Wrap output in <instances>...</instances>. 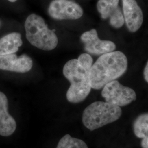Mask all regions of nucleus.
<instances>
[{
  "label": "nucleus",
  "instance_id": "obj_1",
  "mask_svg": "<svg viewBox=\"0 0 148 148\" xmlns=\"http://www.w3.org/2000/svg\"><path fill=\"white\" fill-rule=\"evenodd\" d=\"M93 58L88 53L81 54L78 59L69 60L64 66L63 74L70 86L66 92V99L71 103H79L89 95L91 86L90 70Z\"/></svg>",
  "mask_w": 148,
  "mask_h": 148
},
{
  "label": "nucleus",
  "instance_id": "obj_2",
  "mask_svg": "<svg viewBox=\"0 0 148 148\" xmlns=\"http://www.w3.org/2000/svg\"><path fill=\"white\" fill-rule=\"evenodd\" d=\"M128 60L121 51L101 55L90 70L91 88L100 90L107 84L120 77L127 71Z\"/></svg>",
  "mask_w": 148,
  "mask_h": 148
},
{
  "label": "nucleus",
  "instance_id": "obj_3",
  "mask_svg": "<svg viewBox=\"0 0 148 148\" xmlns=\"http://www.w3.org/2000/svg\"><path fill=\"white\" fill-rule=\"evenodd\" d=\"M27 40L33 46L44 51H51L57 46L58 39L54 30H50L41 16L32 14L25 22Z\"/></svg>",
  "mask_w": 148,
  "mask_h": 148
},
{
  "label": "nucleus",
  "instance_id": "obj_4",
  "mask_svg": "<svg viewBox=\"0 0 148 148\" xmlns=\"http://www.w3.org/2000/svg\"><path fill=\"white\" fill-rule=\"evenodd\" d=\"M122 115L121 107L106 101H95L86 108L82 114L84 125L94 131L116 121Z\"/></svg>",
  "mask_w": 148,
  "mask_h": 148
},
{
  "label": "nucleus",
  "instance_id": "obj_5",
  "mask_svg": "<svg viewBox=\"0 0 148 148\" xmlns=\"http://www.w3.org/2000/svg\"><path fill=\"white\" fill-rule=\"evenodd\" d=\"M101 95L106 102L120 107L131 104L137 98L134 90L121 85L117 80L105 85L103 87Z\"/></svg>",
  "mask_w": 148,
  "mask_h": 148
},
{
  "label": "nucleus",
  "instance_id": "obj_6",
  "mask_svg": "<svg viewBox=\"0 0 148 148\" xmlns=\"http://www.w3.org/2000/svg\"><path fill=\"white\" fill-rule=\"evenodd\" d=\"M48 13L56 20H76L82 16L84 11L73 0H53L49 5Z\"/></svg>",
  "mask_w": 148,
  "mask_h": 148
},
{
  "label": "nucleus",
  "instance_id": "obj_7",
  "mask_svg": "<svg viewBox=\"0 0 148 148\" xmlns=\"http://www.w3.org/2000/svg\"><path fill=\"white\" fill-rule=\"evenodd\" d=\"M80 38L84 44L85 51L90 54L101 56L113 52L116 48V45L113 42L101 40L95 29L83 33Z\"/></svg>",
  "mask_w": 148,
  "mask_h": 148
},
{
  "label": "nucleus",
  "instance_id": "obj_8",
  "mask_svg": "<svg viewBox=\"0 0 148 148\" xmlns=\"http://www.w3.org/2000/svg\"><path fill=\"white\" fill-rule=\"evenodd\" d=\"M120 0H99L97 8L103 19H109L110 24L116 29L121 27L125 19L120 7Z\"/></svg>",
  "mask_w": 148,
  "mask_h": 148
},
{
  "label": "nucleus",
  "instance_id": "obj_9",
  "mask_svg": "<svg viewBox=\"0 0 148 148\" xmlns=\"http://www.w3.org/2000/svg\"><path fill=\"white\" fill-rule=\"evenodd\" d=\"M32 59L25 54L19 57L15 53L0 56V70L26 73L32 69Z\"/></svg>",
  "mask_w": 148,
  "mask_h": 148
},
{
  "label": "nucleus",
  "instance_id": "obj_10",
  "mask_svg": "<svg viewBox=\"0 0 148 148\" xmlns=\"http://www.w3.org/2000/svg\"><path fill=\"white\" fill-rule=\"evenodd\" d=\"M122 1L125 23L130 32H137L143 22V12L140 7L136 0Z\"/></svg>",
  "mask_w": 148,
  "mask_h": 148
},
{
  "label": "nucleus",
  "instance_id": "obj_11",
  "mask_svg": "<svg viewBox=\"0 0 148 148\" xmlns=\"http://www.w3.org/2000/svg\"><path fill=\"white\" fill-rule=\"evenodd\" d=\"M8 99L0 91V136L8 137L15 132L16 128V120L8 111Z\"/></svg>",
  "mask_w": 148,
  "mask_h": 148
},
{
  "label": "nucleus",
  "instance_id": "obj_12",
  "mask_svg": "<svg viewBox=\"0 0 148 148\" xmlns=\"http://www.w3.org/2000/svg\"><path fill=\"white\" fill-rule=\"evenodd\" d=\"M23 44L21 34L12 32L0 38V56L16 52Z\"/></svg>",
  "mask_w": 148,
  "mask_h": 148
},
{
  "label": "nucleus",
  "instance_id": "obj_13",
  "mask_svg": "<svg viewBox=\"0 0 148 148\" xmlns=\"http://www.w3.org/2000/svg\"><path fill=\"white\" fill-rule=\"evenodd\" d=\"M133 131L139 138L148 136V113H144L136 118L133 123Z\"/></svg>",
  "mask_w": 148,
  "mask_h": 148
},
{
  "label": "nucleus",
  "instance_id": "obj_14",
  "mask_svg": "<svg viewBox=\"0 0 148 148\" xmlns=\"http://www.w3.org/2000/svg\"><path fill=\"white\" fill-rule=\"evenodd\" d=\"M56 148H88L87 144L81 139L66 134L59 141Z\"/></svg>",
  "mask_w": 148,
  "mask_h": 148
},
{
  "label": "nucleus",
  "instance_id": "obj_15",
  "mask_svg": "<svg viewBox=\"0 0 148 148\" xmlns=\"http://www.w3.org/2000/svg\"><path fill=\"white\" fill-rule=\"evenodd\" d=\"M141 146L142 148H148V136L142 138L141 141Z\"/></svg>",
  "mask_w": 148,
  "mask_h": 148
},
{
  "label": "nucleus",
  "instance_id": "obj_16",
  "mask_svg": "<svg viewBox=\"0 0 148 148\" xmlns=\"http://www.w3.org/2000/svg\"><path fill=\"white\" fill-rule=\"evenodd\" d=\"M143 75H144V79L145 80V81L147 83H148V61L147 62V63L146 64L144 70Z\"/></svg>",
  "mask_w": 148,
  "mask_h": 148
},
{
  "label": "nucleus",
  "instance_id": "obj_17",
  "mask_svg": "<svg viewBox=\"0 0 148 148\" xmlns=\"http://www.w3.org/2000/svg\"><path fill=\"white\" fill-rule=\"evenodd\" d=\"M8 1H9L11 2H15L17 0H8Z\"/></svg>",
  "mask_w": 148,
  "mask_h": 148
},
{
  "label": "nucleus",
  "instance_id": "obj_18",
  "mask_svg": "<svg viewBox=\"0 0 148 148\" xmlns=\"http://www.w3.org/2000/svg\"><path fill=\"white\" fill-rule=\"evenodd\" d=\"M1 21H0V26H1Z\"/></svg>",
  "mask_w": 148,
  "mask_h": 148
}]
</instances>
